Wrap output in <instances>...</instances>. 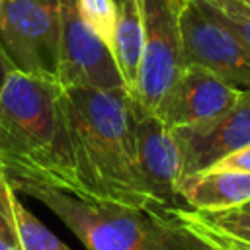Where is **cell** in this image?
Returning a JSON list of instances; mask_svg holds the SVG:
<instances>
[{
  "label": "cell",
  "instance_id": "obj_1",
  "mask_svg": "<svg viewBox=\"0 0 250 250\" xmlns=\"http://www.w3.org/2000/svg\"><path fill=\"white\" fill-rule=\"evenodd\" d=\"M59 109L62 166L59 172L31 170L61 180L92 197L160 219H174L172 211L154 201L143 182L135 146L133 100L127 90L61 86Z\"/></svg>",
  "mask_w": 250,
  "mask_h": 250
},
{
  "label": "cell",
  "instance_id": "obj_2",
  "mask_svg": "<svg viewBox=\"0 0 250 250\" xmlns=\"http://www.w3.org/2000/svg\"><path fill=\"white\" fill-rule=\"evenodd\" d=\"M4 180L43 203L86 250H197L199 240L174 219L92 197L37 170L4 164Z\"/></svg>",
  "mask_w": 250,
  "mask_h": 250
},
{
  "label": "cell",
  "instance_id": "obj_3",
  "mask_svg": "<svg viewBox=\"0 0 250 250\" xmlns=\"http://www.w3.org/2000/svg\"><path fill=\"white\" fill-rule=\"evenodd\" d=\"M61 84L10 70L0 86V160L45 172L62 166Z\"/></svg>",
  "mask_w": 250,
  "mask_h": 250
},
{
  "label": "cell",
  "instance_id": "obj_4",
  "mask_svg": "<svg viewBox=\"0 0 250 250\" xmlns=\"http://www.w3.org/2000/svg\"><path fill=\"white\" fill-rule=\"evenodd\" d=\"M59 0H0V49L14 70L57 80Z\"/></svg>",
  "mask_w": 250,
  "mask_h": 250
},
{
  "label": "cell",
  "instance_id": "obj_5",
  "mask_svg": "<svg viewBox=\"0 0 250 250\" xmlns=\"http://www.w3.org/2000/svg\"><path fill=\"white\" fill-rule=\"evenodd\" d=\"M186 0H141L143 55L133 92V104L154 113L160 100L184 68L180 14Z\"/></svg>",
  "mask_w": 250,
  "mask_h": 250
},
{
  "label": "cell",
  "instance_id": "obj_6",
  "mask_svg": "<svg viewBox=\"0 0 250 250\" xmlns=\"http://www.w3.org/2000/svg\"><path fill=\"white\" fill-rule=\"evenodd\" d=\"M184 64H197L238 92H250V47L229 27L207 16L195 0L180 14Z\"/></svg>",
  "mask_w": 250,
  "mask_h": 250
},
{
  "label": "cell",
  "instance_id": "obj_7",
  "mask_svg": "<svg viewBox=\"0 0 250 250\" xmlns=\"http://www.w3.org/2000/svg\"><path fill=\"white\" fill-rule=\"evenodd\" d=\"M59 14L61 39L57 82L61 86L127 90L113 55L82 20L78 0H59Z\"/></svg>",
  "mask_w": 250,
  "mask_h": 250
},
{
  "label": "cell",
  "instance_id": "obj_8",
  "mask_svg": "<svg viewBox=\"0 0 250 250\" xmlns=\"http://www.w3.org/2000/svg\"><path fill=\"white\" fill-rule=\"evenodd\" d=\"M240 94L207 68L184 64L154 113L170 129L193 127L225 115Z\"/></svg>",
  "mask_w": 250,
  "mask_h": 250
},
{
  "label": "cell",
  "instance_id": "obj_9",
  "mask_svg": "<svg viewBox=\"0 0 250 250\" xmlns=\"http://www.w3.org/2000/svg\"><path fill=\"white\" fill-rule=\"evenodd\" d=\"M135 146L143 182L154 201L166 211L180 207L178 182L184 176L182 152L176 137L164 121L133 104Z\"/></svg>",
  "mask_w": 250,
  "mask_h": 250
},
{
  "label": "cell",
  "instance_id": "obj_10",
  "mask_svg": "<svg viewBox=\"0 0 250 250\" xmlns=\"http://www.w3.org/2000/svg\"><path fill=\"white\" fill-rule=\"evenodd\" d=\"M182 152L184 174L209 168L229 152L250 145V92H242L238 102L221 117L172 129Z\"/></svg>",
  "mask_w": 250,
  "mask_h": 250
},
{
  "label": "cell",
  "instance_id": "obj_11",
  "mask_svg": "<svg viewBox=\"0 0 250 250\" xmlns=\"http://www.w3.org/2000/svg\"><path fill=\"white\" fill-rule=\"evenodd\" d=\"M178 197L199 213L238 209L250 201V174L209 168L184 174L178 182Z\"/></svg>",
  "mask_w": 250,
  "mask_h": 250
},
{
  "label": "cell",
  "instance_id": "obj_12",
  "mask_svg": "<svg viewBox=\"0 0 250 250\" xmlns=\"http://www.w3.org/2000/svg\"><path fill=\"white\" fill-rule=\"evenodd\" d=\"M143 55V12L141 0H117V23L113 41V59L131 94L137 82Z\"/></svg>",
  "mask_w": 250,
  "mask_h": 250
},
{
  "label": "cell",
  "instance_id": "obj_13",
  "mask_svg": "<svg viewBox=\"0 0 250 250\" xmlns=\"http://www.w3.org/2000/svg\"><path fill=\"white\" fill-rule=\"evenodd\" d=\"M6 197H8L12 223H14L16 236H18L21 250H70L55 232H51L21 203V199L18 197V191L10 184L6 186Z\"/></svg>",
  "mask_w": 250,
  "mask_h": 250
},
{
  "label": "cell",
  "instance_id": "obj_14",
  "mask_svg": "<svg viewBox=\"0 0 250 250\" xmlns=\"http://www.w3.org/2000/svg\"><path fill=\"white\" fill-rule=\"evenodd\" d=\"M178 211L195 221L197 225L223 234L230 240H236L240 244L250 246V215L230 209V211H219V213H199V211H191V209H182L178 207Z\"/></svg>",
  "mask_w": 250,
  "mask_h": 250
},
{
  "label": "cell",
  "instance_id": "obj_15",
  "mask_svg": "<svg viewBox=\"0 0 250 250\" xmlns=\"http://www.w3.org/2000/svg\"><path fill=\"white\" fill-rule=\"evenodd\" d=\"M78 12L86 25L102 39V43L113 55L117 0H78Z\"/></svg>",
  "mask_w": 250,
  "mask_h": 250
},
{
  "label": "cell",
  "instance_id": "obj_16",
  "mask_svg": "<svg viewBox=\"0 0 250 250\" xmlns=\"http://www.w3.org/2000/svg\"><path fill=\"white\" fill-rule=\"evenodd\" d=\"M199 8L229 27L238 39H242L250 47V10L244 8L236 0H195Z\"/></svg>",
  "mask_w": 250,
  "mask_h": 250
},
{
  "label": "cell",
  "instance_id": "obj_17",
  "mask_svg": "<svg viewBox=\"0 0 250 250\" xmlns=\"http://www.w3.org/2000/svg\"><path fill=\"white\" fill-rule=\"evenodd\" d=\"M172 215L176 217V221H178L186 230H189L193 236H197V238H201V240L213 244V246L219 248V250H250V246H246V244H240V242H236V240H230V238H227V236H223V234H217V232H213V230H209V229L197 225L195 221L184 217L178 209H172Z\"/></svg>",
  "mask_w": 250,
  "mask_h": 250
},
{
  "label": "cell",
  "instance_id": "obj_18",
  "mask_svg": "<svg viewBox=\"0 0 250 250\" xmlns=\"http://www.w3.org/2000/svg\"><path fill=\"white\" fill-rule=\"evenodd\" d=\"M6 186L8 184L2 176L0 178V250H21V246L18 242V236H16L14 223H12V215H10Z\"/></svg>",
  "mask_w": 250,
  "mask_h": 250
},
{
  "label": "cell",
  "instance_id": "obj_19",
  "mask_svg": "<svg viewBox=\"0 0 250 250\" xmlns=\"http://www.w3.org/2000/svg\"><path fill=\"white\" fill-rule=\"evenodd\" d=\"M209 170H232V172L250 174V145H246V146H242L234 152H229L227 156H223L221 160L211 164Z\"/></svg>",
  "mask_w": 250,
  "mask_h": 250
},
{
  "label": "cell",
  "instance_id": "obj_20",
  "mask_svg": "<svg viewBox=\"0 0 250 250\" xmlns=\"http://www.w3.org/2000/svg\"><path fill=\"white\" fill-rule=\"evenodd\" d=\"M12 70V64L8 62V59L4 57V53H2V49H0V86H2V82H4V78H6V74Z\"/></svg>",
  "mask_w": 250,
  "mask_h": 250
},
{
  "label": "cell",
  "instance_id": "obj_21",
  "mask_svg": "<svg viewBox=\"0 0 250 250\" xmlns=\"http://www.w3.org/2000/svg\"><path fill=\"white\" fill-rule=\"evenodd\" d=\"M188 232H189V230H188ZM195 238H197V236H195ZM197 240H199V248H197V250H219V248H215L213 244H209V242H205V240H201V238H197Z\"/></svg>",
  "mask_w": 250,
  "mask_h": 250
},
{
  "label": "cell",
  "instance_id": "obj_22",
  "mask_svg": "<svg viewBox=\"0 0 250 250\" xmlns=\"http://www.w3.org/2000/svg\"><path fill=\"white\" fill-rule=\"evenodd\" d=\"M236 211H242V213H248V215H250V201H248V203H244L242 207H238Z\"/></svg>",
  "mask_w": 250,
  "mask_h": 250
},
{
  "label": "cell",
  "instance_id": "obj_23",
  "mask_svg": "<svg viewBox=\"0 0 250 250\" xmlns=\"http://www.w3.org/2000/svg\"><path fill=\"white\" fill-rule=\"evenodd\" d=\"M236 2H240L244 8H248V10H250V0H236Z\"/></svg>",
  "mask_w": 250,
  "mask_h": 250
},
{
  "label": "cell",
  "instance_id": "obj_24",
  "mask_svg": "<svg viewBox=\"0 0 250 250\" xmlns=\"http://www.w3.org/2000/svg\"><path fill=\"white\" fill-rule=\"evenodd\" d=\"M0 176H2V160H0Z\"/></svg>",
  "mask_w": 250,
  "mask_h": 250
},
{
  "label": "cell",
  "instance_id": "obj_25",
  "mask_svg": "<svg viewBox=\"0 0 250 250\" xmlns=\"http://www.w3.org/2000/svg\"><path fill=\"white\" fill-rule=\"evenodd\" d=\"M0 178H2V176H0Z\"/></svg>",
  "mask_w": 250,
  "mask_h": 250
}]
</instances>
